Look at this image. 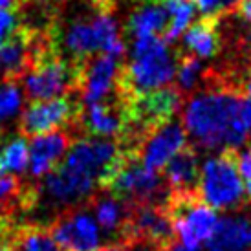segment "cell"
<instances>
[{
    "mask_svg": "<svg viewBox=\"0 0 251 251\" xmlns=\"http://www.w3.org/2000/svg\"><path fill=\"white\" fill-rule=\"evenodd\" d=\"M198 195L213 209H229L242 202L244 183L238 173L237 149H224L203 163Z\"/></svg>",
    "mask_w": 251,
    "mask_h": 251,
    "instance_id": "277c9868",
    "label": "cell"
},
{
    "mask_svg": "<svg viewBox=\"0 0 251 251\" xmlns=\"http://www.w3.org/2000/svg\"><path fill=\"white\" fill-rule=\"evenodd\" d=\"M28 161L29 151L26 140L11 138L0 143V175H22L28 169Z\"/></svg>",
    "mask_w": 251,
    "mask_h": 251,
    "instance_id": "7402d4cb",
    "label": "cell"
},
{
    "mask_svg": "<svg viewBox=\"0 0 251 251\" xmlns=\"http://www.w3.org/2000/svg\"><path fill=\"white\" fill-rule=\"evenodd\" d=\"M165 183L169 193H198L200 167L195 147L185 145L165 165Z\"/></svg>",
    "mask_w": 251,
    "mask_h": 251,
    "instance_id": "5bb4252c",
    "label": "cell"
},
{
    "mask_svg": "<svg viewBox=\"0 0 251 251\" xmlns=\"http://www.w3.org/2000/svg\"><path fill=\"white\" fill-rule=\"evenodd\" d=\"M165 213L181 244L198 250L211 237L216 226L215 209L203 202L198 193H169Z\"/></svg>",
    "mask_w": 251,
    "mask_h": 251,
    "instance_id": "8992f818",
    "label": "cell"
},
{
    "mask_svg": "<svg viewBox=\"0 0 251 251\" xmlns=\"http://www.w3.org/2000/svg\"><path fill=\"white\" fill-rule=\"evenodd\" d=\"M64 251H98L101 231L90 211L77 209L57 218L48 231Z\"/></svg>",
    "mask_w": 251,
    "mask_h": 251,
    "instance_id": "52a82bcc",
    "label": "cell"
},
{
    "mask_svg": "<svg viewBox=\"0 0 251 251\" xmlns=\"http://www.w3.org/2000/svg\"><path fill=\"white\" fill-rule=\"evenodd\" d=\"M193 4L202 11L203 17H218L237 6V0H193Z\"/></svg>",
    "mask_w": 251,
    "mask_h": 251,
    "instance_id": "484cf974",
    "label": "cell"
},
{
    "mask_svg": "<svg viewBox=\"0 0 251 251\" xmlns=\"http://www.w3.org/2000/svg\"><path fill=\"white\" fill-rule=\"evenodd\" d=\"M63 44L64 48L68 50L75 59H79V61H86L96 51H99V41L96 31H94L92 22H72L70 26L66 28V31H64Z\"/></svg>",
    "mask_w": 251,
    "mask_h": 251,
    "instance_id": "ac0fdd59",
    "label": "cell"
},
{
    "mask_svg": "<svg viewBox=\"0 0 251 251\" xmlns=\"http://www.w3.org/2000/svg\"><path fill=\"white\" fill-rule=\"evenodd\" d=\"M242 92H244L246 96L251 99V70H250V75H248V79H246L244 83V88H242Z\"/></svg>",
    "mask_w": 251,
    "mask_h": 251,
    "instance_id": "e575fe53",
    "label": "cell"
},
{
    "mask_svg": "<svg viewBox=\"0 0 251 251\" xmlns=\"http://www.w3.org/2000/svg\"><path fill=\"white\" fill-rule=\"evenodd\" d=\"M31 35L24 29H17L11 39L0 44V77L13 81L15 77L28 70L31 64Z\"/></svg>",
    "mask_w": 251,
    "mask_h": 251,
    "instance_id": "9a60e30c",
    "label": "cell"
},
{
    "mask_svg": "<svg viewBox=\"0 0 251 251\" xmlns=\"http://www.w3.org/2000/svg\"><path fill=\"white\" fill-rule=\"evenodd\" d=\"M68 149H70V136L64 130H53L41 136H33L28 143L29 175L33 178L50 175L63 161Z\"/></svg>",
    "mask_w": 251,
    "mask_h": 251,
    "instance_id": "8fae6325",
    "label": "cell"
},
{
    "mask_svg": "<svg viewBox=\"0 0 251 251\" xmlns=\"http://www.w3.org/2000/svg\"><path fill=\"white\" fill-rule=\"evenodd\" d=\"M94 215L99 227H103L106 233L119 235L121 238V231L128 215V205L125 202L108 193L105 196H98L94 200Z\"/></svg>",
    "mask_w": 251,
    "mask_h": 251,
    "instance_id": "d6986e66",
    "label": "cell"
},
{
    "mask_svg": "<svg viewBox=\"0 0 251 251\" xmlns=\"http://www.w3.org/2000/svg\"><path fill=\"white\" fill-rule=\"evenodd\" d=\"M185 145H187V138H185L183 123H180L178 119H171L169 123L158 126L147 136L140 147L138 158L145 167L158 171L165 167L167 161L176 152H180Z\"/></svg>",
    "mask_w": 251,
    "mask_h": 251,
    "instance_id": "9c48e42d",
    "label": "cell"
},
{
    "mask_svg": "<svg viewBox=\"0 0 251 251\" xmlns=\"http://www.w3.org/2000/svg\"><path fill=\"white\" fill-rule=\"evenodd\" d=\"M205 242H207V251H250L251 218L224 216L216 220L215 229Z\"/></svg>",
    "mask_w": 251,
    "mask_h": 251,
    "instance_id": "4fadbf2b",
    "label": "cell"
},
{
    "mask_svg": "<svg viewBox=\"0 0 251 251\" xmlns=\"http://www.w3.org/2000/svg\"><path fill=\"white\" fill-rule=\"evenodd\" d=\"M118 59L112 55H101L90 59L86 64L81 66L79 75V88H81V99L86 106L94 103H101L103 99L110 96V92L118 86L119 79Z\"/></svg>",
    "mask_w": 251,
    "mask_h": 251,
    "instance_id": "30bf717a",
    "label": "cell"
},
{
    "mask_svg": "<svg viewBox=\"0 0 251 251\" xmlns=\"http://www.w3.org/2000/svg\"><path fill=\"white\" fill-rule=\"evenodd\" d=\"M77 108L70 99L57 98L33 101L31 105L22 112L21 130L26 136H41L46 132L61 130L63 126L75 119Z\"/></svg>",
    "mask_w": 251,
    "mask_h": 251,
    "instance_id": "ba28073f",
    "label": "cell"
},
{
    "mask_svg": "<svg viewBox=\"0 0 251 251\" xmlns=\"http://www.w3.org/2000/svg\"><path fill=\"white\" fill-rule=\"evenodd\" d=\"M92 26H94V31L98 35L99 51H103L105 55L116 57V59H119L125 53V44L119 37L118 24L112 19V15H108L106 11H101L92 21Z\"/></svg>",
    "mask_w": 251,
    "mask_h": 251,
    "instance_id": "44dd1931",
    "label": "cell"
},
{
    "mask_svg": "<svg viewBox=\"0 0 251 251\" xmlns=\"http://www.w3.org/2000/svg\"><path fill=\"white\" fill-rule=\"evenodd\" d=\"M167 26L169 15L161 0H143L128 19V33L134 39H141V37L163 39Z\"/></svg>",
    "mask_w": 251,
    "mask_h": 251,
    "instance_id": "2e32d148",
    "label": "cell"
},
{
    "mask_svg": "<svg viewBox=\"0 0 251 251\" xmlns=\"http://www.w3.org/2000/svg\"><path fill=\"white\" fill-rule=\"evenodd\" d=\"M126 251H160L158 248H154L151 244H132V246H125Z\"/></svg>",
    "mask_w": 251,
    "mask_h": 251,
    "instance_id": "d6a6232c",
    "label": "cell"
},
{
    "mask_svg": "<svg viewBox=\"0 0 251 251\" xmlns=\"http://www.w3.org/2000/svg\"><path fill=\"white\" fill-rule=\"evenodd\" d=\"M17 33V15L13 9H0V44Z\"/></svg>",
    "mask_w": 251,
    "mask_h": 251,
    "instance_id": "83f0119b",
    "label": "cell"
},
{
    "mask_svg": "<svg viewBox=\"0 0 251 251\" xmlns=\"http://www.w3.org/2000/svg\"><path fill=\"white\" fill-rule=\"evenodd\" d=\"M119 145L106 138H81L42 183L50 202L70 205L88 198L119 156Z\"/></svg>",
    "mask_w": 251,
    "mask_h": 251,
    "instance_id": "6da1fadb",
    "label": "cell"
},
{
    "mask_svg": "<svg viewBox=\"0 0 251 251\" xmlns=\"http://www.w3.org/2000/svg\"><path fill=\"white\" fill-rule=\"evenodd\" d=\"M2 237H4V220L0 218V251H6V244L2 242Z\"/></svg>",
    "mask_w": 251,
    "mask_h": 251,
    "instance_id": "d590c367",
    "label": "cell"
},
{
    "mask_svg": "<svg viewBox=\"0 0 251 251\" xmlns=\"http://www.w3.org/2000/svg\"><path fill=\"white\" fill-rule=\"evenodd\" d=\"M19 195V181L15 176L0 175V209L13 202Z\"/></svg>",
    "mask_w": 251,
    "mask_h": 251,
    "instance_id": "4316f807",
    "label": "cell"
},
{
    "mask_svg": "<svg viewBox=\"0 0 251 251\" xmlns=\"http://www.w3.org/2000/svg\"><path fill=\"white\" fill-rule=\"evenodd\" d=\"M237 11L240 13V17H244L246 21L251 22V0H238Z\"/></svg>",
    "mask_w": 251,
    "mask_h": 251,
    "instance_id": "4dcf8cb0",
    "label": "cell"
},
{
    "mask_svg": "<svg viewBox=\"0 0 251 251\" xmlns=\"http://www.w3.org/2000/svg\"><path fill=\"white\" fill-rule=\"evenodd\" d=\"M238 173H240L246 193L251 196V147L242 154H238Z\"/></svg>",
    "mask_w": 251,
    "mask_h": 251,
    "instance_id": "f1b7e54d",
    "label": "cell"
},
{
    "mask_svg": "<svg viewBox=\"0 0 251 251\" xmlns=\"http://www.w3.org/2000/svg\"><path fill=\"white\" fill-rule=\"evenodd\" d=\"M176 74V61L161 37L134 39L132 61L119 72L118 92L121 99H130L167 86Z\"/></svg>",
    "mask_w": 251,
    "mask_h": 251,
    "instance_id": "3957f363",
    "label": "cell"
},
{
    "mask_svg": "<svg viewBox=\"0 0 251 251\" xmlns=\"http://www.w3.org/2000/svg\"><path fill=\"white\" fill-rule=\"evenodd\" d=\"M185 48L193 57L209 59L215 57L220 50L218 35V17H203L202 21L193 24L185 33Z\"/></svg>",
    "mask_w": 251,
    "mask_h": 251,
    "instance_id": "e0dca14e",
    "label": "cell"
},
{
    "mask_svg": "<svg viewBox=\"0 0 251 251\" xmlns=\"http://www.w3.org/2000/svg\"><path fill=\"white\" fill-rule=\"evenodd\" d=\"M202 64L193 55H181L176 63V79H178V90L181 94H189L195 90L202 74Z\"/></svg>",
    "mask_w": 251,
    "mask_h": 251,
    "instance_id": "cb8c5ba5",
    "label": "cell"
},
{
    "mask_svg": "<svg viewBox=\"0 0 251 251\" xmlns=\"http://www.w3.org/2000/svg\"><path fill=\"white\" fill-rule=\"evenodd\" d=\"M160 251H200V250H193V248L183 246L181 242H176V240H173V242H169L167 246H163Z\"/></svg>",
    "mask_w": 251,
    "mask_h": 251,
    "instance_id": "1f68e13d",
    "label": "cell"
},
{
    "mask_svg": "<svg viewBox=\"0 0 251 251\" xmlns=\"http://www.w3.org/2000/svg\"><path fill=\"white\" fill-rule=\"evenodd\" d=\"M55 2H64V0H55Z\"/></svg>",
    "mask_w": 251,
    "mask_h": 251,
    "instance_id": "8d00e7d4",
    "label": "cell"
},
{
    "mask_svg": "<svg viewBox=\"0 0 251 251\" xmlns=\"http://www.w3.org/2000/svg\"><path fill=\"white\" fill-rule=\"evenodd\" d=\"M24 0H0V9H15Z\"/></svg>",
    "mask_w": 251,
    "mask_h": 251,
    "instance_id": "836d02e7",
    "label": "cell"
},
{
    "mask_svg": "<svg viewBox=\"0 0 251 251\" xmlns=\"http://www.w3.org/2000/svg\"><path fill=\"white\" fill-rule=\"evenodd\" d=\"M6 251H64L42 227H22L11 235V240L6 244Z\"/></svg>",
    "mask_w": 251,
    "mask_h": 251,
    "instance_id": "ffe728a7",
    "label": "cell"
},
{
    "mask_svg": "<svg viewBox=\"0 0 251 251\" xmlns=\"http://www.w3.org/2000/svg\"><path fill=\"white\" fill-rule=\"evenodd\" d=\"M240 118L244 123L246 130L251 136V99H242V105H240Z\"/></svg>",
    "mask_w": 251,
    "mask_h": 251,
    "instance_id": "f546056e",
    "label": "cell"
},
{
    "mask_svg": "<svg viewBox=\"0 0 251 251\" xmlns=\"http://www.w3.org/2000/svg\"><path fill=\"white\" fill-rule=\"evenodd\" d=\"M81 125L96 138H112L123 132L126 125V106L121 103H94L79 116Z\"/></svg>",
    "mask_w": 251,
    "mask_h": 251,
    "instance_id": "7c38bea8",
    "label": "cell"
},
{
    "mask_svg": "<svg viewBox=\"0 0 251 251\" xmlns=\"http://www.w3.org/2000/svg\"><path fill=\"white\" fill-rule=\"evenodd\" d=\"M169 15V26L163 35V42H175L181 35V31L187 28L193 17H195V7L191 0H161Z\"/></svg>",
    "mask_w": 251,
    "mask_h": 251,
    "instance_id": "603a6c76",
    "label": "cell"
},
{
    "mask_svg": "<svg viewBox=\"0 0 251 251\" xmlns=\"http://www.w3.org/2000/svg\"><path fill=\"white\" fill-rule=\"evenodd\" d=\"M242 92L224 81L215 88L198 94L183 112V126L196 147L202 149H237L250 134L240 118Z\"/></svg>",
    "mask_w": 251,
    "mask_h": 251,
    "instance_id": "7a4b0ae2",
    "label": "cell"
},
{
    "mask_svg": "<svg viewBox=\"0 0 251 251\" xmlns=\"http://www.w3.org/2000/svg\"><path fill=\"white\" fill-rule=\"evenodd\" d=\"M22 108V90L15 81L0 84V123L15 118Z\"/></svg>",
    "mask_w": 251,
    "mask_h": 251,
    "instance_id": "d4e9b609",
    "label": "cell"
},
{
    "mask_svg": "<svg viewBox=\"0 0 251 251\" xmlns=\"http://www.w3.org/2000/svg\"><path fill=\"white\" fill-rule=\"evenodd\" d=\"M79 75L81 66L75 68L61 57L46 50H39L22 77L24 92L33 101L64 98L72 88L79 86Z\"/></svg>",
    "mask_w": 251,
    "mask_h": 251,
    "instance_id": "5b68a950",
    "label": "cell"
}]
</instances>
